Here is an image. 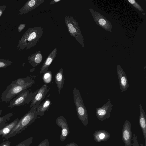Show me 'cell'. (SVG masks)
<instances>
[{
    "instance_id": "cell-1",
    "label": "cell",
    "mask_w": 146,
    "mask_h": 146,
    "mask_svg": "<svg viewBox=\"0 0 146 146\" xmlns=\"http://www.w3.org/2000/svg\"><path fill=\"white\" fill-rule=\"evenodd\" d=\"M43 32L42 26L29 28L19 40L17 45L18 50L29 49L35 46L41 37Z\"/></svg>"
},
{
    "instance_id": "cell-2",
    "label": "cell",
    "mask_w": 146,
    "mask_h": 146,
    "mask_svg": "<svg viewBox=\"0 0 146 146\" xmlns=\"http://www.w3.org/2000/svg\"><path fill=\"white\" fill-rule=\"evenodd\" d=\"M38 115L36 108L32 107L30 110L19 120L11 131L3 138V141H4L10 137L21 132L35 121Z\"/></svg>"
},
{
    "instance_id": "cell-3",
    "label": "cell",
    "mask_w": 146,
    "mask_h": 146,
    "mask_svg": "<svg viewBox=\"0 0 146 146\" xmlns=\"http://www.w3.org/2000/svg\"><path fill=\"white\" fill-rule=\"evenodd\" d=\"M73 98L78 117L86 127L88 123L87 110L85 107L79 90L74 87L73 90Z\"/></svg>"
},
{
    "instance_id": "cell-4",
    "label": "cell",
    "mask_w": 146,
    "mask_h": 146,
    "mask_svg": "<svg viewBox=\"0 0 146 146\" xmlns=\"http://www.w3.org/2000/svg\"><path fill=\"white\" fill-rule=\"evenodd\" d=\"M34 83V82H33L23 86H18L15 84L13 81L2 93L1 98V101L6 103L10 101L22 91L31 87Z\"/></svg>"
},
{
    "instance_id": "cell-5",
    "label": "cell",
    "mask_w": 146,
    "mask_h": 146,
    "mask_svg": "<svg viewBox=\"0 0 146 146\" xmlns=\"http://www.w3.org/2000/svg\"><path fill=\"white\" fill-rule=\"evenodd\" d=\"M64 19L70 34L74 37L80 44L83 45L82 36L77 20L70 16H66Z\"/></svg>"
},
{
    "instance_id": "cell-6",
    "label": "cell",
    "mask_w": 146,
    "mask_h": 146,
    "mask_svg": "<svg viewBox=\"0 0 146 146\" xmlns=\"http://www.w3.org/2000/svg\"><path fill=\"white\" fill-rule=\"evenodd\" d=\"M33 92H30L29 90H24L21 92L16 97L9 102L8 107L13 108L20 106L24 104H28L32 99Z\"/></svg>"
},
{
    "instance_id": "cell-7",
    "label": "cell",
    "mask_w": 146,
    "mask_h": 146,
    "mask_svg": "<svg viewBox=\"0 0 146 146\" xmlns=\"http://www.w3.org/2000/svg\"><path fill=\"white\" fill-rule=\"evenodd\" d=\"M49 91V89H48L47 85L45 84L33 92V98L30 107L31 108L33 107L36 108Z\"/></svg>"
},
{
    "instance_id": "cell-8",
    "label": "cell",
    "mask_w": 146,
    "mask_h": 146,
    "mask_svg": "<svg viewBox=\"0 0 146 146\" xmlns=\"http://www.w3.org/2000/svg\"><path fill=\"white\" fill-rule=\"evenodd\" d=\"M113 107L110 99H108V102L106 104L100 107L97 108L96 113L98 120L102 121L108 119L110 117Z\"/></svg>"
},
{
    "instance_id": "cell-9",
    "label": "cell",
    "mask_w": 146,
    "mask_h": 146,
    "mask_svg": "<svg viewBox=\"0 0 146 146\" xmlns=\"http://www.w3.org/2000/svg\"><path fill=\"white\" fill-rule=\"evenodd\" d=\"M131 125L129 121L126 120L123 125L122 137L125 146H132L131 141L133 140V136L131 130Z\"/></svg>"
},
{
    "instance_id": "cell-10",
    "label": "cell",
    "mask_w": 146,
    "mask_h": 146,
    "mask_svg": "<svg viewBox=\"0 0 146 146\" xmlns=\"http://www.w3.org/2000/svg\"><path fill=\"white\" fill-rule=\"evenodd\" d=\"M116 71L120 91L121 92H123L126 91L129 87L127 78L124 71L119 65L117 66Z\"/></svg>"
},
{
    "instance_id": "cell-11",
    "label": "cell",
    "mask_w": 146,
    "mask_h": 146,
    "mask_svg": "<svg viewBox=\"0 0 146 146\" xmlns=\"http://www.w3.org/2000/svg\"><path fill=\"white\" fill-rule=\"evenodd\" d=\"M56 123L58 126L61 128L60 139L61 141H63L66 139L70 133L66 120L64 116H60L57 118Z\"/></svg>"
},
{
    "instance_id": "cell-12",
    "label": "cell",
    "mask_w": 146,
    "mask_h": 146,
    "mask_svg": "<svg viewBox=\"0 0 146 146\" xmlns=\"http://www.w3.org/2000/svg\"><path fill=\"white\" fill-rule=\"evenodd\" d=\"M44 0H29L27 1L19 10V15L27 14L40 5Z\"/></svg>"
},
{
    "instance_id": "cell-13",
    "label": "cell",
    "mask_w": 146,
    "mask_h": 146,
    "mask_svg": "<svg viewBox=\"0 0 146 146\" xmlns=\"http://www.w3.org/2000/svg\"><path fill=\"white\" fill-rule=\"evenodd\" d=\"M57 48H55L48 55L46 59L44 61L40 73H44L48 71V67L54 60L57 54Z\"/></svg>"
},
{
    "instance_id": "cell-14",
    "label": "cell",
    "mask_w": 146,
    "mask_h": 146,
    "mask_svg": "<svg viewBox=\"0 0 146 146\" xmlns=\"http://www.w3.org/2000/svg\"><path fill=\"white\" fill-rule=\"evenodd\" d=\"M139 123L141 129L146 143V115L141 104L139 105Z\"/></svg>"
},
{
    "instance_id": "cell-15",
    "label": "cell",
    "mask_w": 146,
    "mask_h": 146,
    "mask_svg": "<svg viewBox=\"0 0 146 146\" xmlns=\"http://www.w3.org/2000/svg\"><path fill=\"white\" fill-rule=\"evenodd\" d=\"M110 136V133L104 130H97L93 133L94 139L98 143L107 141Z\"/></svg>"
},
{
    "instance_id": "cell-16",
    "label": "cell",
    "mask_w": 146,
    "mask_h": 146,
    "mask_svg": "<svg viewBox=\"0 0 146 146\" xmlns=\"http://www.w3.org/2000/svg\"><path fill=\"white\" fill-rule=\"evenodd\" d=\"M42 60V55L40 50L37 51L29 56L27 60L29 63L34 67L39 64Z\"/></svg>"
},
{
    "instance_id": "cell-17",
    "label": "cell",
    "mask_w": 146,
    "mask_h": 146,
    "mask_svg": "<svg viewBox=\"0 0 146 146\" xmlns=\"http://www.w3.org/2000/svg\"><path fill=\"white\" fill-rule=\"evenodd\" d=\"M55 82L58 88V93L60 94L61 90L63 88L65 80L64 77L63 70L62 68H60L55 74Z\"/></svg>"
},
{
    "instance_id": "cell-18",
    "label": "cell",
    "mask_w": 146,
    "mask_h": 146,
    "mask_svg": "<svg viewBox=\"0 0 146 146\" xmlns=\"http://www.w3.org/2000/svg\"><path fill=\"white\" fill-rule=\"evenodd\" d=\"M52 103L50 99H47L42 103L40 104L36 108V111L38 115L42 116L45 111H47Z\"/></svg>"
},
{
    "instance_id": "cell-19",
    "label": "cell",
    "mask_w": 146,
    "mask_h": 146,
    "mask_svg": "<svg viewBox=\"0 0 146 146\" xmlns=\"http://www.w3.org/2000/svg\"><path fill=\"white\" fill-rule=\"evenodd\" d=\"M19 120L17 118L11 123L8 124L0 130V136L2 135V137L4 138L12 130L13 127L18 122Z\"/></svg>"
},
{
    "instance_id": "cell-20",
    "label": "cell",
    "mask_w": 146,
    "mask_h": 146,
    "mask_svg": "<svg viewBox=\"0 0 146 146\" xmlns=\"http://www.w3.org/2000/svg\"><path fill=\"white\" fill-rule=\"evenodd\" d=\"M13 82L16 85L21 86L34 82V80L31 79L29 76H27L23 78H19Z\"/></svg>"
},
{
    "instance_id": "cell-21",
    "label": "cell",
    "mask_w": 146,
    "mask_h": 146,
    "mask_svg": "<svg viewBox=\"0 0 146 146\" xmlns=\"http://www.w3.org/2000/svg\"><path fill=\"white\" fill-rule=\"evenodd\" d=\"M13 113L11 112L8 113L2 117L0 116V130L8 124L7 122L13 115Z\"/></svg>"
},
{
    "instance_id": "cell-22",
    "label": "cell",
    "mask_w": 146,
    "mask_h": 146,
    "mask_svg": "<svg viewBox=\"0 0 146 146\" xmlns=\"http://www.w3.org/2000/svg\"><path fill=\"white\" fill-rule=\"evenodd\" d=\"M42 79L44 83L46 84L50 82L52 80V74L50 71H48L43 73Z\"/></svg>"
},
{
    "instance_id": "cell-23",
    "label": "cell",
    "mask_w": 146,
    "mask_h": 146,
    "mask_svg": "<svg viewBox=\"0 0 146 146\" xmlns=\"http://www.w3.org/2000/svg\"><path fill=\"white\" fill-rule=\"evenodd\" d=\"M33 139V137H31L20 143L15 146H29Z\"/></svg>"
},
{
    "instance_id": "cell-24",
    "label": "cell",
    "mask_w": 146,
    "mask_h": 146,
    "mask_svg": "<svg viewBox=\"0 0 146 146\" xmlns=\"http://www.w3.org/2000/svg\"><path fill=\"white\" fill-rule=\"evenodd\" d=\"M12 62L9 60L5 59H0V68H6L10 65Z\"/></svg>"
},
{
    "instance_id": "cell-25",
    "label": "cell",
    "mask_w": 146,
    "mask_h": 146,
    "mask_svg": "<svg viewBox=\"0 0 146 146\" xmlns=\"http://www.w3.org/2000/svg\"><path fill=\"white\" fill-rule=\"evenodd\" d=\"M38 146H49L48 140L46 139L40 143Z\"/></svg>"
},
{
    "instance_id": "cell-26",
    "label": "cell",
    "mask_w": 146,
    "mask_h": 146,
    "mask_svg": "<svg viewBox=\"0 0 146 146\" xmlns=\"http://www.w3.org/2000/svg\"><path fill=\"white\" fill-rule=\"evenodd\" d=\"M133 143L132 144V146H139L137 141V137L135 133L133 134Z\"/></svg>"
},
{
    "instance_id": "cell-27",
    "label": "cell",
    "mask_w": 146,
    "mask_h": 146,
    "mask_svg": "<svg viewBox=\"0 0 146 146\" xmlns=\"http://www.w3.org/2000/svg\"><path fill=\"white\" fill-rule=\"evenodd\" d=\"M11 141L8 140L3 142L0 145V146H10Z\"/></svg>"
},
{
    "instance_id": "cell-28",
    "label": "cell",
    "mask_w": 146,
    "mask_h": 146,
    "mask_svg": "<svg viewBox=\"0 0 146 146\" xmlns=\"http://www.w3.org/2000/svg\"><path fill=\"white\" fill-rule=\"evenodd\" d=\"M26 25L24 23L20 24L18 27V30L19 32H21L25 27Z\"/></svg>"
},
{
    "instance_id": "cell-29",
    "label": "cell",
    "mask_w": 146,
    "mask_h": 146,
    "mask_svg": "<svg viewBox=\"0 0 146 146\" xmlns=\"http://www.w3.org/2000/svg\"><path fill=\"white\" fill-rule=\"evenodd\" d=\"M6 7V6L5 5L0 6V17L1 16L5 10Z\"/></svg>"
},
{
    "instance_id": "cell-30",
    "label": "cell",
    "mask_w": 146,
    "mask_h": 146,
    "mask_svg": "<svg viewBox=\"0 0 146 146\" xmlns=\"http://www.w3.org/2000/svg\"><path fill=\"white\" fill-rule=\"evenodd\" d=\"M99 24L101 25H104L106 23V21L104 19H101L99 21Z\"/></svg>"
},
{
    "instance_id": "cell-31",
    "label": "cell",
    "mask_w": 146,
    "mask_h": 146,
    "mask_svg": "<svg viewBox=\"0 0 146 146\" xmlns=\"http://www.w3.org/2000/svg\"><path fill=\"white\" fill-rule=\"evenodd\" d=\"M135 7H136L137 9H138L139 10H141V8L140 7V6L138 4H137V3L135 1V2H134V3L132 4Z\"/></svg>"
},
{
    "instance_id": "cell-32",
    "label": "cell",
    "mask_w": 146,
    "mask_h": 146,
    "mask_svg": "<svg viewBox=\"0 0 146 146\" xmlns=\"http://www.w3.org/2000/svg\"><path fill=\"white\" fill-rule=\"evenodd\" d=\"M61 0H52L49 3L50 5H53L55 3H57L60 1Z\"/></svg>"
},
{
    "instance_id": "cell-33",
    "label": "cell",
    "mask_w": 146,
    "mask_h": 146,
    "mask_svg": "<svg viewBox=\"0 0 146 146\" xmlns=\"http://www.w3.org/2000/svg\"><path fill=\"white\" fill-rule=\"evenodd\" d=\"M65 146H79L74 142H72L67 144Z\"/></svg>"
},
{
    "instance_id": "cell-34",
    "label": "cell",
    "mask_w": 146,
    "mask_h": 146,
    "mask_svg": "<svg viewBox=\"0 0 146 146\" xmlns=\"http://www.w3.org/2000/svg\"><path fill=\"white\" fill-rule=\"evenodd\" d=\"M140 145L141 146H146V143L144 145H143L142 144H141Z\"/></svg>"
},
{
    "instance_id": "cell-35",
    "label": "cell",
    "mask_w": 146,
    "mask_h": 146,
    "mask_svg": "<svg viewBox=\"0 0 146 146\" xmlns=\"http://www.w3.org/2000/svg\"><path fill=\"white\" fill-rule=\"evenodd\" d=\"M2 110H0V116H1V115L2 112Z\"/></svg>"
},
{
    "instance_id": "cell-36",
    "label": "cell",
    "mask_w": 146,
    "mask_h": 146,
    "mask_svg": "<svg viewBox=\"0 0 146 146\" xmlns=\"http://www.w3.org/2000/svg\"><path fill=\"white\" fill-rule=\"evenodd\" d=\"M1 46L0 45V49H1Z\"/></svg>"
}]
</instances>
